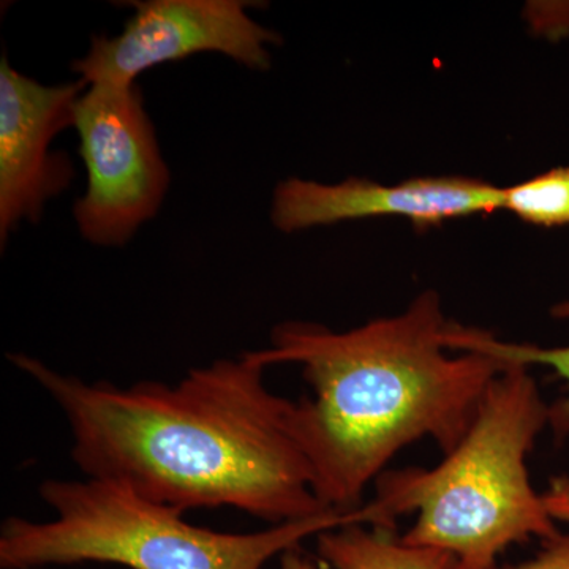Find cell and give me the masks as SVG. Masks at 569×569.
<instances>
[{
    "label": "cell",
    "instance_id": "1",
    "mask_svg": "<svg viewBox=\"0 0 569 569\" xmlns=\"http://www.w3.org/2000/svg\"><path fill=\"white\" fill-rule=\"evenodd\" d=\"M9 359L61 408L86 478L181 515L228 507L279 526L335 511L317 497L288 430L293 400L266 387V350L198 367L176 385L132 387L86 383L31 356Z\"/></svg>",
    "mask_w": 569,
    "mask_h": 569
},
{
    "label": "cell",
    "instance_id": "2",
    "mask_svg": "<svg viewBox=\"0 0 569 569\" xmlns=\"http://www.w3.org/2000/svg\"><path fill=\"white\" fill-rule=\"evenodd\" d=\"M436 291L406 312L347 332L313 323L272 329L271 365L296 362L312 396L291 402L288 430L326 508L353 512L397 452L432 438L458 447L505 365L493 356H449Z\"/></svg>",
    "mask_w": 569,
    "mask_h": 569
},
{
    "label": "cell",
    "instance_id": "3",
    "mask_svg": "<svg viewBox=\"0 0 569 569\" xmlns=\"http://www.w3.org/2000/svg\"><path fill=\"white\" fill-rule=\"evenodd\" d=\"M549 421L529 367L508 365L443 462L377 478L376 498L359 508L362 523L395 530L399 516L417 512L402 541L445 550L462 569H496L509 546L548 541L560 531L531 486L527 458Z\"/></svg>",
    "mask_w": 569,
    "mask_h": 569
},
{
    "label": "cell",
    "instance_id": "4",
    "mask_svg": "<svg viewBox=\"0 0 569 569\" xmlns=\"http://www.w3.org/2000/svg\"><path fill=\"white\" fill-rule=\"evenodd\" d=\"M41 500L56 512L47 522L9 518L0 529V567L108 563L130 569H263L305 539L348 523L353 512L326 511L254 533H220L186 522L114 482L47 479Z\"/></svg>",
    "mask_w": 569,
    "mask_h": 569
},
{
    "label": "cell",
    "instance_id": "5",
    "mask_svg": "<svg viewBox=\"0 0 569 569\" xmlns=\"http://www.w3.org/2000/svg\"><path fill=\"white\" fill-rule=\"evenodd\" d=\"M73 129L88 174L73 206L78 231L92 246H127L159 213L171 183L140 88L88 86Z\"/></svg>",
    "mask_w": 569,
    "mask_h": 569
},
{
    "label": "cell",
    "instance_id": "6",
    "mask_svg": "<svg viewBox=\"0 0 569 569\" xmlns=\"http://www.w3.org/2000/svg\"><path fill=\"white\" fill-rule=\"evenodd\" d=\"M118 36L92 37L71 71L88 86L137 84L153 67L217 52L247 70L271 69V44L280 37L253 20L246 0H142Z\"/></svg>",
    "mask_w": 569,
    "mask_h": 569
},
{
    "label": "cell",
    "instance_id": "7",
    "mask_svg": "<svg viewBox=\"0 0 569 569\" xmlns=\"http://www.w3.org/2000/svg\"><path fill=\"white\" fill-rule=\"evenodd\" d=\"M82 80L43 84L0 59V246L22 223H37L44 208L74 179L66 152L51 151L59 133L74 127Z\"/></svg>",
    "mask_w": 569,
    "mask_h": 569
},
{
    "label": "cell",
    "instance_id": "8",
    "mask_svg": "<svg viewBox=\"0 0 569 569\" xmlns=\"http://www.w3.org/2000/svg\"><path fill=\"white\" fill-rule=\"evenodd\" d=\"M501 206L503 189L467 178H421L396 186L355 178L339 183L291 178L276 187L271 222L282 233L381 216L429 227Z\"/></svg>",
    "mask_w": 569,
    "mask_h": 569
},
{
    "label": "cell",
    "instance_id": "9",
    "mask_svg": "<svg viewBox=\"0 0 569 569\" xmlns=\"http://www.w3.org/2000/svg\"><path fill=\"white\" fill-rule=\"evenodd\" d=\"M348 523L318 535V553L335 569H462L445 550L421 548L395 537V530Z\"/></svg>",
    "mask_w": 569,
    "mask_h": 569
},
{
    "label": "cell",
    "instance_id": "10",
    "mask_svg": "<svg viewBox=\"0 0 569 569\" xmlns=\"http://www.w3.org/2000/svg\"><path fill=\"white\" fill-rule=\"evenodd\" d=\"M552 316L569 318V301L553 307ZM448 350H458L462 353H481L493 356L505 365L546 366L553 370L560 380L565 381L567 395L559 402L550 406V421L557 438H565L569 433V347L542 348L537 346H522V343L501 342L488 332L460 325H448L443 336Z\"/></svg>",
    "mask_w": 569,
    "mask_h": 569
},
{
    "label": "cell",
    "instance_id": "11",
    "mask_svg": "<svg viewBox=\"0 0 569 569\" xmlns=\"http://www.w3.org/2000/svg\"><path fill=\"white\" fill-rule=\"evenodd\" d=\"M501 209L539 227L569 224V168H556L507 187Z\"/></svg>",
    "mask_w": 569,
    "mask_h": 569
},
{
    "label": "cell",
    "instance_id": "12",
    "mask_svg": "<svg viewBox=\"0 0 569 569\" xmlns=\"http://www.w3.org/2000/svg\"><path fill=\"white\" fill-rule=\"evenodd\" d=\"M496 569H569V535L559 533L542 541L541 550L533 559Z\"/></svg>",
    "mask_w": 569,
    "mask_h": 569
},
{
    "label": "cell",
    "instance_id": "13",
    "mask_svg": "<svg viewBox=\"0 0 569 569\" xmlns=\"http://www.w3.org/2000/svg\"><path fill=\"white\" fill-rule=\"evenodd\" d=\"M550 518L556 522L569 523V475L550 478L549 488L542 492Z\"/></svg>",
    "mask_w": 569,
    "mask_h": 569
},
{
    "label": "cell",
    "instance_id": "14",
    "mask_svg": "<svg viewBox=\"0 0 569 569\" xmlns=\"http://www.w3.org/2000/svg\"><path fill=\"white\" fill-rule=\"evenodd\" d=\"M280 569H318L316 561L301 549V546L280 556Z\"/></svg>",
    "mask_w": 569,
    "mask_h": 569
}]
</instances>
